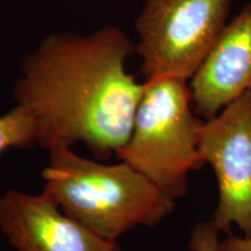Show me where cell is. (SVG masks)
Segmentation results:
<instances>
[{
  "label": "cell",
  "instance_id": "52a82bcc",
  "mask_svg": "<svg viewBox=\"0 0 251 251\" xmlns=\"http://www.w3.org/2000/svg\"><path fill=\"white\" fill-rule=\"evenodd\" d=\"M194 111L203 120L251 92V5L226 25L190 81Z\"/></svg>",
  "mask_w": 251,
  "mask_h": 251
},
{
  "label": "cell",
  "instance_id": "6da1fadb",
  "mask_svg": "<svg viewBox=\"0 0 251 251\" xmlns=\"http://www.w3.org/2000/svg\"><path fill=\"white\" fill-rule=\"evenodd\" d=\"M135 47L120 28L52 34L24 59L13 97L50 150L83 143L105 161L129 139L144 83L127 70Z\"/></svg>",
  "mask_w": 251,
  "mask_h": 251
},
{
  "label": "cell",
  "instance_id": "30bf717a",
  "mask_svg": "<svg viewBox=\"0 0 251 251\" xmlns=\"http://www.w3.org/2000/svg\"><path fill=\"white\" fill-rule=\"evenodd\" d=\"M220 251H251V237L228 234L220 242Z\"/></svg>",
  "mask_w": 251,
  "mask_h": 251
},
{
  "label": "cell",
  "instance_id": "ba28073f",
  "mask_svg": "<svg viewBox=\"0 0 251 251\" xmlns=\"http://www.w3.org/2000/svg\"><path fill=\"white\" fill-rule=\"evenodd\" d=\"M37 143L35 122L20 105L0 115V155L7 149H28Z\"/></svg>",
  "mask_w": 251,
  "mask_h": 251
},
{
  "label": "cell",
  "instance_id": "277c9868",
  "mask_svg": "<svg viewBox=\"0 0 251 251\" xmlns=\"http://www.w3.org/2000/svg\"><path fill=\"white\" fill-rule=\"evenodd\" d=\"M231 0H144L135 51L146 79L191 80L226 25Z\"/></svg>",
  "mask_w": 251,
  "mask_h": 251
},
{
  "label": "cell",
  "instance_id": "7a4b0ae2",
  "mask_svg": "<svg viewBox=\"0 0 251 251\" xmlns=\"http://www.w3.org/2000/svg\"><path fill=\"white\" fill-rule=\"evenodd\" d=\"M48 151L42 194L105 240L118 242L140 226L156 227L174 212L175 200L127 162L105 164L68 146Z\"/></svg>",
  "mask_w": 251,
  "mask_h": 251
},
{
  "label": "cell",
  "instance_id": "3957f363",
  "mask_svg": "<svg viewBox=\"0 0 251 251\" xmlns=\"http://www.w3.org/2000/svg\"><path fill=\"white\" fill-rule=\"evenodd\" d=\"M203 124L187 80L146 79L129 139L115 155L176 201L186 196L190 172L203 165L199 156Z\"/></svg>",
  "mask_w": 251,
  "mask_h": 251
},
{
  "label": "cell",
  "instance_id": "5b68a950",
  "mask_svg": "<svg viewBox=\"0 0 251 251\" xmlns=\"http://www.w3.org/2000/svg\"><path fill=\"white\" fill-rule=\"evenodd\" d=\"M199 156L218 180L219 202L212 221L221 233L230 234L236 226L243 236L251 237V92L205 120Z\"/></svg>",
  "mask_w": 251,
  "mask_h": 251
},
{
  "label": "cell",
  "instance_id": "9c48e42d",
  "mask_svg": "<svg viewBox=\"0 0 251 251\" xmlns=\"http://www.w3.org/2000/svg\"><path fill=\"white\" fill-rule=\"evenodd\" d=\"M220 229L213 221H203L194 226L188 248L191 251H220Z\"/></svg>",
  "mask_w": 251,
  "mask_h": 251
},
{
  "label": "cell",
  "instance_id": "8992f818",
  "mask_svg": "<svg viewBox=\"0 0 251 251\" xmlns=\"http://www.w3.org/2000/svg\"><path fill=\"white\" fill-rule=\"evenodd\" d=\"M0 231L15 251H121L42 193L7 191L0 198Z\"/></svg>",
  "mask_w": 251,
  "mask_h": 251
}]
</instances>
